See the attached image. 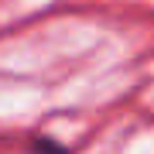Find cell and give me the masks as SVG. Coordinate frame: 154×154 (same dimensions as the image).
<instances>
[{
  "label": "cell",
  "mask_w": 154,
  "mask_h": 154,
  "mask_svg": "<svg viewBox=\"0 0 154 154\" xmlns=\"http://www.w3.org/2000/svg\"><path fill=\"white\" fill-rule=\"evenodd\" d=\"M34 147H38V154H65V147H58V144H51V140H38Z\"/></svg>",
  "instance_id": "obj_1"
}]
</instances>
